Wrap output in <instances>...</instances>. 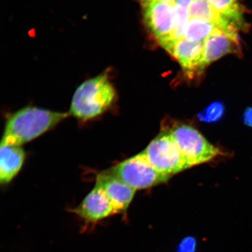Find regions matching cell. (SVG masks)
Here are the masks:
<instances>
[{
    "mask_svg": "<svg viewBox=\"0 0 252 252\" xmlns=\"http://www.w3.org/2000/svg\"><path fill=\"white\" fill-rule=\"evenodd\" d=\"M69 115L36 107L19 110L6 122L1 144L22 146L55 127Z\"/></svg>",
    "mask_w": 252,
    "mask_h": 252,
    "instance_id": "1",
    "label": "cell"
},
{
    "mask_svg": "<svg viewBox=\"0 0 252 252\" xmlns=\"http://www.w3.org/2000/svg\"><path fill=\"white\" fill-rule=\"evenodd\" d=\"M116 98V90L108 74L102 73L84 82L77 88L69 114L81 121H90L108 111Z\"/></svg>",
    "mask_w": 252,
    "mask_h": 252,
    "instance_id": "2",
    "label": "cell"
},
{
    "mask_svg": "<svg viewBox=\"0 0 252 252\" xmlns=\"http://www.w3.org/2000/svg\"><path fill=\"white\" fill-rule=\"evenodd\" d=\"M163 130L168 132L190 167L201 164L221 155L196 128L177 122H165Z\"/></svg>",
    "mask_w": 252,
    "mask_h": 252,
    "instance_id": "3",
    "label": "cell"
},
{
    "mask_svg": "<svg viewBox=\"0 0 252 252\" xmlns=\"http://www.w3.org/2000/svg\"><path fill=\"white\" fill-rule=\"evenodd\" d=\"M141 153L150 164L162 174L172 176L190 168L171 135L164 130Z\"/></svg>",
    "mask_w": 252,
    "mask_h": 252,
    "instance_id": "4",
    "label": "cell"
},
{
    "mask_svg": "<svg viewBox=\"0 0 252 252\" xmlns=\"http://www.w3.org/2000/svg\"><path fill=\"white\" fill-rule=\"evenodd\" d=\"M107 171L135 190L162 184L172 177L157 171L142 153Z\"/></svg>",
    "mask_w": 252,
    "mask_h": 252,
    "instance_id": "5",
    "label": "cell"
},
{
    "mask_svg": "<svg viewBox=\"0 0 252 252\" xmlns=\"http://www.w3.org/2000/svg\"><path fill=\"white\" fill-rule=\"evenodd\" d=\"M145 24L159 43L171 33L174 15L171 2L140 0Z\"/></svg>",
    "mask_w": 252,
    "mask_h": 252,
    "instance_id": "6",
    "label": "cell"
},
{
    "mask_svg": "<svg viewBox=\"0 0 252 252\" xmlns=\"http://www.w3.org/2000/svg\"><path fill=\"white\" fill-rule=\"evenodd\" d=\"M81 219L87 225L97 224L101 220L117 214L114 206L101 188L94 185L78 206L70 210Z\"/></svg>",
    "mask_w": 252,
    "mask_h": 252,
    "instance_id": "7",
    "label": "cell"
},
{
    "mask_svg": "<svg viewBox=\"0 0 252 252\" xmlns=\"http://www.w3.org/2000/svg\"><path fill=\"white\" fill-rule=\"evenodd\" d=\"M238 33L217 28L204 42L202 64L205 68L211 63L228 54H241Z\"/></svg>",
    "mask_w": 252,
    "mask_h": 252,
    "instance_id": "8",
    "label": "cell"
},
{
    "mask_svg": "<svg viewBox=\"0 0 252 252\" xmlns=\"http://www.w3.org/2000/svg\"><path fill=\"white\" fill-rule=\"evenodd\" d=\"M95 185L105 192L118 214H124L127 212L136 190L107 170L97 174Z\"/></svg>",
    "mask_w": 252,
    "mask_h": 252,
    "instance_id": "9",
    "label": "cell"
},
{
    "mask_svg": "<svg viewBox=\"0 0 252 252\" xmlns=\"http://www.w3.org/2000/svg\"><path fill=\"white\" fill-rule=\"evenodd\" d=\"M204 42H194L182 38L173 45L168 52L177 60L189 77L200 73L202 64Z\"/></svg>",
    "mask_w": 252,
    "mask_h": 252,
    "instance_id": "10",
    "label": "cell"
},
{
    "mask_svg": "<svg viewBox=\"0 0 252 252\" xmlns=\"http://www.w3.org/2000/svg\"><path fill=\"white\" fill-rule=\"evenodd\" d=\"M0 145V182L5 185L10 183L20 172L24 164L25 153L22 146Z\"/></svg>",
    "mask_w": 252,
    "mask_h": 252,
    "instance_id": "11",
    "label": "cell"
},
{
    "mask_svg": "<svg viewBox=\"0 0 252 252\" xmlns=\"http://www.w3.org/2000/svg\"><path fill=\"white\" fill-rule=\"evenodd\" d=\"M219 12L229 29L239 32L247 30L248 25L245 20L246 9L241 0H207Z\"/></svg>",
    "mask_w": 252,
    "mask_h": 252,
    "instance_id": "12",
    "label": "cell"
},
{
    "mask_svg": "<svg viewBox=\"0 0 252 252\" xmlns=\"http://www.w3.org/2000/svg\"><path fill=\"white\" fill-rule=\"evenodd\" d=\"M174 23L171 34L159 43L167 51H169L178 40L184 38L186 27L190 18L188 8L173 5Z\"/></svg>",
    "mask_w": 252,
    "mask_h": 252,
    "instance_id": "13",
    "label": "cell"
},
{
    "mask_svg": "<svg viewBox=\"0 0 252 252\" xmlns=\"http://www.w3.org/2000/svg\"><path fill=\"white\" fill-rule=\"evenodd\" d=\"M188 10L190 18L216 23L223 29L227 30L221 15L207 0H193Z\"/></svg>",
    "mask_w": 252,
    "mask_h": 252,
    "instance_id": "14",
    "label": "cell"
},
{
    "mask_svg": "<svg viewBox=\"0 0 252 252\" xmlns=\"http://www.w3.org/2000/svg\"><path fill=\"white\" fill-rule=\"evenodd\" d=\"M220 28H221L216 23L191 18L186 27L184 38L191 42H204L214 30Z\"/></svg>",
    "mask_w": 252,
    "mask_h": 252,
    "instance_id": "15",
    "label": "cell"
},
{
    "mask_svg": "<svg viewBox=\"0 0 252 252\" xmlns=\"http://www.w3.org/2000/svg\"><path fill=\"white\" fill-rule=\"evenodd\" d=\"M224 112V106L222 103L216 102L211 103L202 112L198 114L200 121L205 122H213L219 121Z\"/></svg>",
    "mask_w": 252,
    "mask_h": 252,
    "instance_id": "16",
    "label": "cell"
},
{
    "mask_svg": "<svg viewBox=\"0 0 252 252\" xmlns=\"http://www.w3.org/2000/svg\"><path fill=\"white\" fill-rule=\"evenodd\" d=\"M196 250V242L193 238L184 239L179 245L178 252H194Z\"/></svg>",
    "mask_w": 252,
    "mask_h": 252,
    "instance_id": "17",
    "label": "cell"
},
{
    "mask_svg": "<svg viewBox=\"0 0 252 252\" xmlns=\"http://www.w3.org/2000/svg\"><path fill=\"white\" fill-rule=\"evenodd\" d=\"M193 1V0H172L171 3L173 5H179L188 8Z\"/></svg>",
    "mask_w": 252,
    "mask_h": 252,
    "instance_id": "18",
    "label": "cell"
},
{
    "mask_svg": "<svg viewBox=\"0 0 252 252\" xmlns=\"http://www.w3.org/2000/svg\"><path fill=\"white\" fill-rule=\"evenodd\" d=\"M244 122L252 127V108H248L244 114Z\"/></svg>",
    "mask_w": 252,
    "mask_h": 252,
    "instance_id": "19",
    "label": "cell"
},
{
    "mask_svg": "<svg viewBox=\"0 0 252 252\" xmlns=\"http://www.w3.org/2000/svg\"><path fill=\"white\" fill-rule=\"evenodd\" d=\"M154 1H163V2H171L172 0H154Z\"/></svg>",
    "mask_w": 252,
    "mask_h": 252,
    "instance_id": "20",
    "label": "cell"
}]
</instances>
